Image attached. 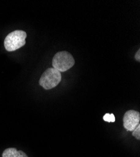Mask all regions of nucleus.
<instances>
[{
    "label": "nucleus",
    "mask_w": 140,
    "mask_h": 157,
    "mask_svg": "<svg viewBox=\"0 0 140 157\" xmlns=\"http://www.w3.org/2000/svg\"><path fill=\"white\" fill-rule=\"evenodd\" d=\"M27 33L23 30H15L9 33L5 38L4 45L8 52L19 49L26 44Z\"/></svg>",
    "instance_id": "obj_1"
},
{
    "label": "nucleus",
    "mask_w": 140,
    "mask_h": 157,
    "mask_svg": "<svg viewBox=\"0 0 140 157\" xmlns=\"http://www.w3.org/2000/svg\"><path fill=\"white\" fill-rule=\"evenodd\" d=\"M75 64L73 56L67 51L59 52L52 59V66L60 72H63L71 69Z\"/></svg>",
    "instance_id": "obj_2"
},
{
    "label": "nucleus",
    "mask_w": 140,
    "mask_h": 157,
    "mask_svg": "<svg viewBox=\"0 0 140 157\" xmlns=\"http://www.w3.org/2000/svg\"><path fill=\"white\" fill-rule=\"evenodd\" d=\"M61 80V72L51 67L47 69L43 73L39 80V84L45 89L48 90L57 86Z\"/></svg>",
    "instance_id": "obj_3"
},
{
    "label": "nucleus",
    "mask_w": 140,
    "mask_h": 157,
    "mask_svg": "<svg viewBox=\"0 0 140 157\" xmlns=\"http://www.w3.org/2000/svg\"><path fill=\"white\" fill-rule=\"evenodd\" d=\"M140 114L134 110L126 111L123 117L124 128L129 132L133 131L139 124Z\"/></svg>",
    "instance_id": "obj_4"
},
{
    "label": "nucleus",
    "mask_w": 140,
    "mask_h": 157,
    "mask_svg": "<svg viewBox=\"0 0 140 157\" xmlns=\"http://www.w3.org/2000/svg\"><path fill=\"white\" fill-rule=\"evenodd\" d=\"M3 157H28L23 151H18L16 148H9L6 149L2 155Z\"/></svg>",
    "instance_id": "obj_5"
},
{
    "label": "nucleus",
    "mask_w": 140,
    "mask_h": 157,
    "mask_svg": "<svg viewBox=\"0 0 140 157\" xmlns=\"http://www.w3.org/2000/svg\"><path fill=\"white\" fill-rule=\"evenodd\" d=\"M103 120L104 121L108 122V123H114L115 122V116L113 114H109L106 113L104 116H103Z\"/></svg>",
    "instance_id": "obj_6"
},
{
    "label": "nucleus",
    "mask_w": 140,
    "mask_h": 157,
    "mask_svg": "<svg viewBox=\"0 0 140 157\" xmlns=\"http://www.w3.org/2000/svg\"><path fill=\"white\" fill-rule=\"evenodd\" d=\"M132 135L134 136L137 140H140V124H139L133 131Z\"/></svg>",
    "instance_id": "obj_7"
},
{
    "label": "nucleus",
    "mask_w": 140,
    "mask_h": 157,
    "mask_svg": "<svg viewBox=\"0 0 140 157\" xmlns=\"http://www.w3.org/2000/svg\"><path fill=\"white\" fill-rule=\"evenodd\" d=\"M135 60L139 62L140 61V49H139L135 54Z\"/></svg>",
    "instance_id": "obj_8"
}]
</instances>
